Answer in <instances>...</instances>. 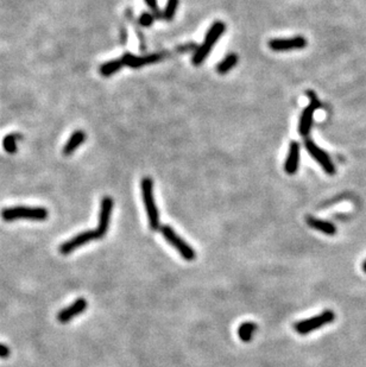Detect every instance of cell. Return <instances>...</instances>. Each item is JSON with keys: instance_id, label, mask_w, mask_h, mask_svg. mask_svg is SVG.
<instances>
[{"instance_id": "1", "label": "cell", "mask_w": 366, "mask_h": 367, "mask_svg": "<svg viewBox=\"0 0 366 367\" xmlns=\"http://www.w3.org/2000/svg\"><path fill=\"white\" fill-rule=\"evenodd\" d=\"M2 217L4 221L16 220H31V221H44L47 220L48 210L42 207H10L2 210Z\"/></svg>"}, {"instance_id": "2", "label": "cell", "mask_w": 366, "mask_h": 367, "mask_svg": "<svg viewBox=\"0 0 366 367\" xmlns=\"http://www.w3.org/2000/svg\"><path fill=\"white\" fill-rule=\"evenodd\" d=\"M141 187V197L145 210L148 214V220H149V226L153 231L160 228V213L156 205V201L154 197V185L153 179L150 177H144L140 183Z\"/></svg>"}, {"instance_id": "3", "label": "cell", "mask_w": 366, "mask_h": 367, "mask_svg": "<svg viewBox=\"0 0 366 367\" xmlns=\"http://www.w3.org/2000/svg\"><path fill=\"white\" fill-rule=\"evenodd\" d=\"M225 24L223 22H215L209 27L208 32L206 33L205 40H203L201 46L199 47V49L196 50L194 56H193V63L195 65H200L206 60L214 46H215L217 41H219L220 36L225 32Z\"/></svg>"}, {"instance_id": "4", "label": "cell", "mask_w": 366, "mask_h": 367, "mask_svg": "<svg viewBox=\"0 0 366 367\" xmlns=\"http://www.w3.org/2000/svg\"><path fill=\"white\" fill-rule=\"evenodd\" d=\"M161 233L165 240L181 254V257L185 259V261L192 262L196 258V252L194 251V248H192L191 245L183 240L169 225H164V226L161 227Z\"/></svg>"}, {"instance_id": "5", "label": "cell", "mask_w": 366, "mask_h": 367, "mask_svg": "<svg viewBox=\"0 0 366 367\" xmlns=\"http://www.w3.org/2000/svg\"><path fill=\"white\" fill-rule=\"evenodd\" d=\"M334 318H336V314H334L333 310H324L320 315H316V316L296 322L294 324V329L296 331V333L306 335L309 334L310 332L319 329V328L323 327V325L332 323Z\"/></svg>"}, {"instance_id": "6", "label": "cell", "mask_w": 366, "mask_h": 367, "mask_svg": "<svg viewBox=\"0 0 366 367\" xmlns=\"http://www.w3.org/2000/svg\"><path fill=\"white\" fill-rule=\"evenodd\" d=\"M305 148L306 150L308 151V154L315 159L317 164L323 169L326 174L328 175L336 174V168H334V164L332 163V161H331L330 156H328L322 149L317 146L312 139H306Z\"/></svg>"}, {"instance_id": "7", "label": "cell", "mask_w": 366, "mask_h": 367, "mask_svg": "<svg viewBox=\"0 0 366 367\" xmlns=\"http://www.w3.org/2000/svg\"><path fill=\"white\" fill-rule=\"evenodd\" d=\"M112 210H113L112 197L105 196L101 201V205H100L98 227H96V230H95V233H96V237H98V239L103 238L107 234V232H108L109 223H111Z\"/></svg>"}, {"instance_id": "8", "label": "cell", "mask_w": 366, "mask_h": 367, "mask_svg": "<svg viewBox=\"0 0 366 367\" xmlns=\"http://www.w3.org/2000/svg\"><path fill=\"white\" fill-rule=\"evenodd\" d=\"M94 239H98L95 231H85L82 232V233L75 235L74 238L69 239V240L63 242L62 245H60L58 251H60V253L67 255L69 253H71V252H74L77 248L84 246V245L87 244V242L94 240Z\"/></svg>"}, {"instance_id": "9", "label": "cell", "mask_w": 366, "mask_h": 367, "mask_svg": "<svg viewBox=\"0 0 366 367\" xmlns=\"http://www.w3.org/2000/svg\"><path fill=\"white\" fill-rule=\"evenodd\" d=\"M307 46V41L302 36L292 38H275L269 42V47L274 51H291L303 49Z\"/></svg>"}, {"instance_id": "10", "label": "cell", "mask_w": 366, "mask_h": 367, "mask_svg": "<svg viewBox=\"0 0 366 367\" xmlns=\"http://www.w3.org/2000/svg\"><path fill=\"white\" fill-rule=\"evenodd\" d=\"M300 155H301V148L298 141H291L288 149L284 163V171L288 175H295L300 167Z\"/></svg>"}, {"instance_id": "11", "label": "cell", "mask_w": 366, "mask_h": 367, "mask_svg": "<svg viewBox=\"0 0 366 367\" xmlns=\"http://www.w3.org/2000/svg\"><path fill=\"white\" fill-rule=\"evenodd\" d=\"M86 308H87V301L85 299H78L71 306L64 308L63 310H61L60 313H58L57 320L60 321L61 323H67L71 318L84 313Z\"/></svg>"}, {"instance_id": "12", "label": "cell", "mask_w": 366, "mask_h": 367, "mask_svg": "<svg viewBox=\"0 0 366 367\" xmlns=\"http://www.w3.org/2000/svg\"><path fill=\"white\" fill-rule=\"evenodd\" d=\"M161 55L158 54H151L148 56H136L132 54H125L122 58L124 65L131 68H141L147 64L155 63V62L161 60Z\"/></svg>"}, {"instance_id": "13", "label": "cell", "mask_w": 366, "mask_h": 367, "mask_svg": "<svg viewBox=\"0 0 366 367\" xmlns=\"http://www.w3.org/2000/svg\"><path fill=\"white\" fill-rule=\"evenodd\" d=\"M316 109L315 102H312V105L307 106L301 114V118H300L299 121V133L301 134L302 137H308L310 133V130H312L313 126V120H314V112Z\"/></svg>"}, {"instance_id": "14", "label": "cell", "mask_w": 366, "mask_h": 367, "mask_svg": "<svg viewBox=\"0 0 366 367\" xmlns=\"http://www.w3.org/2000/svg\"><path fill=\"white\" fill-rule=\"evenodd\" d=\"M307 224H308L309 227H312L313 230L319 231L321 233L327 234V235H334L337 234V227L334 226L332 223L326 220L317 219V217L314 216H307Z\"/></svg>"}, {"instance_id": "15", "label": "cell", "mask_w": 366, "mask_h": 367, "mask_svg": "<svg viewBox=\"0 0 366 367\" xmlns=\"http://www.w3.org/2000/svg\"><path fill=\"white\" fill-rule=\"evenodd\" d=\"M85 140H86V134L84 131H75V132L71 134V137L68 139L67 144L64 145L63 154L65 156L71 155L72 152L80 146V145L84 144Z\"/></svg>"}, {"instance_id": "16", "label": "cell", "mask_w": 366, "mask_h": 367, "mask_svg": "<svg viewBox=\"0 0 366 367\" xmlns=\"http://www.w3.org/2000/svg\"><path fill=\"white\" fill-rule=\"evenodd\" d=\"M257 331V324L254 322L246 321L238 327V337L243 342H250Z\"/></svg>"}, {"instance_id": "17", "label": "cell", "mask_w": 366, "mask_h": 367, "mask_svg": "<svg viewBox=\"0 0 366 367\" xmlns=\"http://www.w3.org/2000/svg\"><path fill=\"white\" fill-rule=\"evenodd\" d=\"M238 63V56L236 54H230L227 55V56L224 58V60L220 62L219 64H217V68L216 70L219 74H226V72H229L230 70H232V69L236 67Z\"/></svg>"}, {"instance_id": "18", "label": "cell", "mask_w": 366, "mask_h": 367, "mask_svg": "<svg viewBox=\"0 0 366 367\" xmlns=\"http://www.w3.org/2000/svg\"><path fill=\"white\" fill-rule=\"evenodd\" d=\"M123 65H124V63L122 60L108 61L100 67V72H101L103 76H111L115 74V72L120 70V69L123 68Z\"/></svg>"}, {"instance_id": "19", "label": "cell", "mask_w": 366, "mask_h": 367, "mask_svg": "<svg viewBox=\"0 0 366 367\" xmlns=\"http://www.w3.org/2000/svg\"><path fill=\"white\" fill-rule=\"evenodd\" d=\"M178 3L179 0H168L167 5H165L164 12H163V18L168 22L174 19V17L177 12V8H178Z\"/></svg>"}, {"instance_id": "20", "label": "cell", "mask_w": 366, "mask_h": 367, "mask_svg": "<svg viewBox=\"0 0 366 367\" xmlns=\"http://www.w3.org/2000/svg\"><path fill=\"white\" fill-rule=\"evenodd\" d=\"M3 146L9 154H16L17 152V137L15 134H8L3 140Z\"/></svg>"}, {"instance_id": "21", "label": "cell", "mask_w": 366, "mask_h": 367, "mask_svg": "<svg viewBox=\"0 0 366 367\" xmlns=\"http://www.w3.org/2000/svg\"><path fill=\"white\" fill-rule=\"evenodd\" d=\"M154 22V17L150 15V13H143L139 18V23L143 26H150Z\"/></svg>"}, {"instance_id": "22", "label": "cell", "mask_w": 366, "mask_h": 367, "mask_svg": "<svg viewBox=\"0 0 366 367\" xmlns=\"http://www.w3.org/2000/svg\"><path fill=\"white\" fill-rule=\"evenodd\" d=\"M10 354H11V351H10V348L8 347V346L0 344V358L6 359V358H9Z\"/></svg>"}, {"instance_id": "23", "label": "cell", "mask_w": 366, "mask_h": 367, "mask_svg": "<svg viewBox=\"0 0 366 367\" xmlns=\"http://www.w3.org/2000/svg\"><path fill=\"white\" fill-rule=\"evenodd\" d=\"M145 3H147V5L149 6L150 9L153 10L157 9V0H145Z\"/></svg>"}, {"instance_id": "24", "label": "cell", "mask_w": 366, "mask_h": 367, "mask_svg": "<svg viewBox=\"0 0 366 367\" xmlns=\"http://www.w3.org/2000/svg\"><path fill=\"white\" fill-rule=\"evenodd\" d=\"M362 270H364V271L366 272V261L362 263Z\"/></svg>"}]
</instances>
